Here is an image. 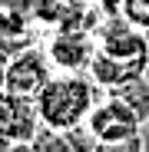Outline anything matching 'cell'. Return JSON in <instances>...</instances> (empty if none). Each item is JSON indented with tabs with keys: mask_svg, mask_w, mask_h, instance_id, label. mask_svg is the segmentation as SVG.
I'll use <instances>...</instances> for the list:
<instances>
[{
	"mask_svg": "<svg viewBox=\"0 0 149 152\" xmlns=\"http://www.w3.org/2000/svg\"><path fill=\"white\" fill-rule=\"evenodd\" d=\"M142 136H146V152H149V122L142 126Z\"/></svg>",
	"mask_w": 149,
	"mask_h": 152,
	"instance_id": "obj_13",
	"label": "cell"
},
{
	"mask_svg": "<svg viewBox=\"0 0 149 152\" xmlns=\"http://www.w3.org/2000/svg\"><path fill=\"white\" fill-rule=\"evenodd\" d=\"M146 80H149V69H146Z\"/></svg>",
	"mask_w": 149,
	"mask_h": 152,
	"instance_id": "obj_14",
	"label": "cell"
},
{
	"mask_svg": "<svg viewBox=\"0 0 149 152\" xmlns=\"http://www.w3.org/2000/svg\"><path fill=\"white\" fill-rule=\"evenodd\" d=\"M37 43V27L33 20L23 13L13 0H4L0 4V53H20V50H27Z\"/></svg>",
	"mask_w": 149,
	"mask_h": 152,
	"instance_id": "obj_6",
	"label": "cell"
},
{
	"mask_svg": "<svg viewBox=\"0 0 149 152\" xmlns=\"http://www.w3.org/2000/svg\"><path fill=\"white\" fill-rule=\"evenodd\" d=\"M96 152H146V136H119V139H96Z\"/></svg>",
	"mask_w": 149,
	"mask_h": 152,
	"instance_id": "obj_9",
	"label": "cell"
},
{
	"mask_svg": "<svg viewBox=\"0 0 149 152\" xmlns=\"http://www.w3.org/2000/svg\"><path fill=\"white\" fill-rule=\"evenodd\" d=\"M43 46L60 73H90V63L96 56V30L66 23L50 33Z\"/></svg>",
	"mask_w": 149,
	"mask_h": 152,
	"instance_id": "obj_2",
	"label": "cell"
},
{
	"mask_svg": "<svg viewBox=\"0 0 149 152\" xmlns=\"http://www.w3.org/2000/svg\"><path fill=\"white\" fill-rule=\"evenodd\" d=\"M7 66H10V56L0 53V89H7Z\"/></svg>",
	"mask_w": 149,
	"mask_h": 152,
	"instance_id": "obj_10",
	"label": "cell"
},
{
	"mask_svg": "<svg viewBox=\"0 0 149 152\" xmlns=\"http://www.w3.org/2000/svg\"><path fill=\"white\" fill-rule=\"evenodd\" d=\"M103 93L106 89L90 73H60L57 69L33 99H37L43 126H50V129H76V126H86L93 106L99 103Z\"/></svg>",
	"mask_w": 149,
	"mask_h": 152,
	"instance_id": "obj_1",
	"label": "cell"
},
{
	"mask_svg": "<svg viewBox=\"0 0 149 152\" xmlns=\"http://www.w3.org/2000/svg\"><path fill=\"white\" fill-rule=\"evenodd\" d=\"M33 145L40 152H96V136L90 126H76V129H50L40 126L33 136Z\"/></svg>",
	"mask_w": 149,
	"mask_h": 152,
	"instance_id": "obj_7",
	"label": "cell"
},
{
	"mask_svg": "<svg viewBox=\"0 0 149 152\" xmlns=\"http://www.w3.org/2000/svg\"><path fill=\"white\" fill-rule=\"evenodd\" d=\"M53 73H57V66H53V60H50L46 46L43 43H33V46H27V50H20V53L10 56L7 89H13L20 96H37Z\"/></svg>",
	"mask_w": 149,
	"mask_h": 152,
	"instance_id": "obj_3",
	"label": "cell"
},
{
	"mask_svg": "<svg viewBox=\"0 0 149 152\" xmlns=\"http://www.w3.org/2000/svg\"><path fill=\"white\" fill-rule=\"evenodd\" d=\"M106 93L119 96L123 103H126V106L142 119V126L149 122V80H146V76H136V80L123 83V86H116V89H106Z\"/></svg>",
	"mask_w": 149,
	"mask_h": 152,
	"instance_id": "obj_8",
	"label": "cell"
},
{
	"mask_svg": "<svg viewBox=\"0 0 149 152\" xmlns=\"http://www.w3.org/2000/svg\"><path fill=\"white\" fill-rule=\"evenodd\" d=\"M40 109L33 96H20L13 89H0V139L7 142H33L40 132Z\"/></svg>",
	"mask_w": 149,
	"mask_h": 152,
	"instance_id": "obj_4",
	"label": "cell"
},
{
	"mask_svg": "<svg viewBox=\"0 0 149 152\" xmlns=\"http://www.w3.org/2000/svg\"><path fill=\"white\" fill-rule=\"evenodd\" d=\"M10 152H40V149H37L33 142H13V145H10Z\"/></svg>",
	"mask_w": 149,
	"mask_h": 152,
	"instance_id": "obj_11",
	"label": "cell"
},
{
	"mask_svg": "<svg viewBox=\"0 0 149 152\" xmlns=\"http://www.w3.org/2000/svg\"><path fill=\"white\" fill-rule=\"evenodd\" d=\"M86 126H90V132H93L96 139H119V136H136V132H142V119L123 103L119 96H113V93H103V96H99V103L93 106Z\"/></svg>",
	"mask_w": 149,
	"mask_h": 152,
	"instance_id": "obj_5",
	"label": "cell"
},
{
	"mask_svg": "<svg viewBox=\"0 0 149 152\" xmlns=\"http://www.w3.org/2000/svg\"><path fill=\"white\" fill-rule=\"evenodd\" d=\"M10 145H13V142H7V139H0V152H10Z\"/></svg>",
	"mask_w": 149,
	"mask_h": 152,
	"instance_id": "obj_12",
	"label": "cell"
}]
</instances>
